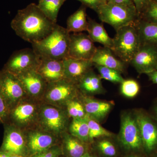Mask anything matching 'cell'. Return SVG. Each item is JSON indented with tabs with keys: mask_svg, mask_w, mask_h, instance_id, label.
<instances>
[{
	"mask_svg": "<svg viewBox=\"0 0 157 157\" xmlns=\"http://www.w3.org/2000/svg\"><path fill=\"white\" fill-rule=\"evenodd\" d=\"M57 25L48 18L35 3L17 11L11 22L17 36L31 44L47 36Z\"/></svg>",
	"mask_w": 157,
	"mask_h": 157,
	"instance_id": "obj_1",
	"label": "cell"
},
{
	"mask_svg": "<svg viewBox=\"0 0 157 157\" xmlns=\"http://www.w3.org/2000/svg\"><path fill=\"white\" fill-rule=\"evenodd\" d=\"M70 33L57 24L49 35L32 44L33 49L41 59L63 60L68 58Z\"/></svg>",
	"mask_w": 157,
	"mask_h": 157,
	"instance_id": "obj_2",
	"label": "cell"
},
{
	"mask_svg": "<svg viewBox=\"0 0 157 157\" xmlns=\"http://www.w3.org/2000/svg\"><path fill=\"white\" fill-rule=\"evenodd\" d=\"M96 12L102 22L111 25L116 31L135 24L138 19L135 5L107 3L100 6Z\"/></svg>",
	"mask_w": 157,
	"mask_h": 157,
	"instance_id": "obj_3",
	"label": "cell"
},
{
	"mask_svg": "<svg viewBox=\"0 0 157 157\" xmlns=\"http://www.w3.org/2000/svg\"><path fill=\"white\" fill-rule=\"evenodd\" d=\"M116 32L115 36L113 38L111 50L122 61L130 63L141 46L135 24L123 27Z\"/></svg>",
	"mask_w": 157,
	"mask_h": 157,
	"instance_id": "obj_4",
	"label": "cell"
},
{
	"mask_svg": "<svg viewBox=\"0 0 157 157\" xmlns=\"http://www.w3.org/2000/svg\"><path fill=\"white\" fill-rule=\"evenodd\" d=\"M67 113L57 106L45 104L39 107L37 122L41 130L57 136L69 127Z\"/></svg>",
	"mask_w": 157,
	"mask_h": 157,
	"instance_id": "obj_5",
	"label": "cell"
},
{
	"mask_svg": "<svg viewBox=\"0 0 157 157\" xmlns=\"http://www.w3.org/2000/svg\"><path fill=\"white\" fill-rule=\"evenodd\" d=\"M118 140L124 148L129 151L143 152L140 129L134 111L122 113Z\"/></svg>",
	"mask_w": 157,
	"mask_h": 157,
	"instance_id": "obj_6",
	"label": "cell"
},
{
	"mask_svg": "<svg viewBox=\"0 0 157 157\" xmlns=\"http://www.w3.org/2000/svg\"><path fill=\"white\" fill-rule=\"evenodd\" d=\"M140 129L144 153L148 156L157 154V120L146 110H134Z\"/></svg>",
	"mask_w": 157,
	"mask_h": 157,
	"instance_id": "obj_7",
	"label": "cell"
},
{
	"mask_svg": "<svg viewBox=\"0 0 157 157\" xmlns=\"http://www.w3.org/2000/svg\"><path fill=\"white\" fill-rule=\"evenodd\" d=\"M80 93L77 84L63 78L48 83L42 98H44L47 104L60 107L66 106L68 101L78 97Z\"/></svg>",
	"mask_w": 157,
	"mask_h": 157,
	"instance_id": "obj_8",
	"label": "cell"
},
{
	"mask_svg": "<svg viewBox=\"0 0 157 157\" xmlns=\"http://www.w3.org/2000/svg\"><path fill=\"white\" fill-rule=\"evenodd\" d=\"M39 58L33 48H25L13 52L3 69L17 75L26 71L37 70Z\"/></svg>",
	"mask_w": 157,
	"mask_h": 157,
	"instance_id": "obj_9",
	"label": "cell"
},
{
	"mask_svg": "<svg viewBox=\"0 0 157 157\" xmlns=\"http://www.w3.org/2000/svg\"><path fill=\"white\" fill-rule=\"evenodd\" d=\"M0 89L10 108L29 97L18 77L4 69L0 71Z\"/></svg>",
	"mask_w": 157,
	"mask_h": 157,
	"instance_id": "obj_10",
	"label": "cell"
},
{
	"mask_svg": "<svg viewBox=\"0 0 157 157\" xmlns=\"http://www.w3.org/2000/svg\"><path fill=\"white\" fill-rule=\"evenodd\" d=\"M39 107L36 102L26 98L19 101L10 110L14 125L25 128L37 121Z\"/></svg>",
	"mask_w": 157,
	"mask_h": 157,
	"instance_id": "obj_11",
	"label": "cell"
},
{
	"mask_svg": "<svg viewBox=\"0 0 157 157\" xmlns=\"http://www.w3.org/2000/svg\"><path fill=\"white\" fill-rule=\"evenodd\" d=\"M0 151L11 155L25 156L27 154L25 135L21 128L15 125H9L5 129L4 140Z\"/></svg>",
	"mask_w": 157,
	"mask_h": 157,
	"instance_id": "obj_12",
	"label": "cell"
},
{
	"mask_svg": "<svg viewBox=\"0 0 157 157\" xmlns=\"http://www.w3.org/2000/svg\"><path fill=\"white\" fill-rule=\"evenodd\" d=\"M96 49L94 42L87 34L81 33L70 34L68 57L91 60Z\"/></svg>",
	"mask_w": 157,
	"mask_h": 157,
	"instance_id": "obj_13",
	"label": "cell"
},
{
	"mask_svg": "<svg viewBox=\"0 0 157 157\" xmlns=\"http://www.w3.org/2000/svg\"><path fill=\"white\" fill-rule=\"evenodd\" d=\"M130 64L139 74H147L157 70V47L141 45Z\"/></svg>",
	"mask_w": 157,
	"mask_h": 157,
	"instance_id": "obj_14",
	"label": "cell"
},
{
	"mask_svg": "<svg viewBox=\"0 0 157 157\" xmlns=\"http://www.w3.org/2000/svg\"><path fill=\"white\" fill-rule=\"evenodd\" d=\"M79 97L87 115L100 124L105 120L114 106L112 101L98 100L81 93Z\"/></svg>",
	"mask_w": 157,
	"mask_h": 157,
	"instance_id": "obj_15",
	"label": "cell"
},
{
	"mask_svg": "<svg viewBox=\"0 0 157 157\" xmlns=\"http://www.w3.org/2000/svg\"><path fill=\"white\" fill-rule=\"evenodd\" d=\"M28 153L31 156L40 153L54 146L56 136L43 130H31L25 135Z\"/></svg>",
	"mask_w": 157,
	"mask_h": 157,
	"instance_id": "obj_16",
	"label": "cell"
},
{
	"mask_svg": "<svg viewBox=\"0 0 157 157\" xmlns=\"http://www.w3.org/2000/svg\"><path fill=\"white\" fill-rule=\"evenodd\" d=\"M22 83L27 95L30 98H42L48 82L36 70H28L16 75Z\"/></svg>",
	"mask_w": 157,
	"mask_h": 157,
	"instance_id": "obj_17",
	"label": "cell"
},
{
	"mask_svg": "<svg viewBox=\"0 0 157 157\" xmlns=\"http://www.w3.org/2000/svg\"><path fill=\"white\" fill-rule=\"evenodd\" d=\"M65 78L77 84L78 81L94 66L91 60L67 58L63 60Z\"/></svg>",
	"mask_w": 157,
	"mask_h": 157,
	"instance_id": "obj_18",
	"label": "cell"
},
{
	"mask_svg": "<svg viewBox=\"0 0 157 157\" xmlns=\"http://www.w3.org/2000/svg\"><path fill=\"white\" fill-rule=\"evenodd\" d=\"M91 60L94 65L114 69L121 74L126 70V63L116 56L111 49L104 46L97 48Z\"/></svg>",
	"mask_w": 157,
	"mask_h": 157,
	"instance_id": "obj_19",
	"label": "cell"
},
{
	"mask_svg": "<svg viewBox=\"0 0 157 157\" xmlns=\"http://www.w3.org/2000/svg\"><path fill=\"white\" fill-rule=\"evenodd\" d=\"M36 70L48 83L65 78L63 60L41 59Z\"/></svg>",
	"mask_w": 157,
	"mask_h": 157,
	"instance_id": "obj_20",
	"label": "cell"
},
{
	"mask_svg": "<svg viewBox=\"0 0 157 157\" xmlns=\"http://www.w3.org/2000/svg\"><path fill=\"white\" fill-rule=\"evenodd\" d=\"M99 75L92 69L88 72L77 83L79 92L82 94L89 96L103 94L106 90L102 84Z\"/></svg>",
	"mask_w": 157,
	"mask_h": 157,
	"instance_id": "obj_21",
	"label": "cell"
},
{
	"mask_svg": "<svg viewBox=\"0 0 157 157\" xmlns=\"http://www.w3.org/2000/svg\"><path fill=\"white\" fill-rule=\"evenodd\" d=\"M86 31L90 39L94 43L98 42L104 47L112 49L113 45V38L109 36L103 24L99 23L94 20L88 18Z\"/></svg>",
	"mask_w": 157,
	"mask_h": 157,
	"instance_id": "obj_22",
	"label": "cell"
},
{
	"mask_svg": "<svg viewBox=\"0 0 157 157\" xmlns=\"http://www.w3.org/2000/svg\"><path fill=\"white\" fill-rule=\"evenodd\" d=\"M135 25L141 45H148L157 47V23L138 19Z\"/></svg>",
	"mask_w": 157,
	"mask_h": 157,
	"instance_id": "obj_23",
	"label": "cell"
},
{
	"mask_svg": "<svg viewBox=\"0 0 157 157\" xmlns=\"http://www.w3.org/2000/svg\"><path fill=\"white\" fill-rule=\"evenodd\" d=\"M66 28L69 33H79L87 31L86 7L82 5L67 20Z\"/></svg>",
	"mask_w": 157,
	"mask_h": 157,
	"instance_id": "obj_24",
	"label": "cell"
},
{
	"mask_svg": "<svg viewBox=\"0 0 157 157\" xmlns=\"http://www.w3.org/2000/svg\"><path fill=\"white\" fill-rule=\"evenodd\" d=\"M78 138L70 133L63 134V144L65 150L70 157H82L86 153V147L84 144Z\"/></svg>",
	"mask_w": 157,
	"mask_h": 157,
	"instance_id": "obj_25",
	"label": "cell"
},
{
	"mask_svg": "<svg viewBox=\"0 0 157 157\" xmlns=\"http://www.w3.org/2000/svg\"><path fill=\"white\" fill-rule=\"evenodd\" d=\"M86 117L84 118L73 119L68 127L70 135L86 143L89 142V128Z\"/></svg>",
	"mask_w": 157,
	"mask_h": 157,
	"instance_id": "obj_26",
	"label": "cell"
},
{
	"mask_svg": "<svg viewBox=\"0 0 157 157\" xmlns=\"http://www.w3.org/2000/svg\"><path fill=\"white\" fill-rule=\"evenodd\" d=\"M65 0H40L38 6L45 16L56 23L59 11Z\"/></svg>",
	"mask_w": 157,
	"mask_h": 157,
	"instance_id": "obj_27",
	"label": "cell"
},
{
	"mask_svg": "<svg viewBox=\"0 0 157 157\" xmlns=\"http://www.w3.org/2000/svg\"><path fill=\"white\" fill-rule=\"evenodd\" d=\"M89 128V142H92L95 139H99L101 137H113L114 134L112 132L104 128L101 124L98 121L90 117H86Z\"/></svg>",
	"mask_w": 157,
	"mask_h": 157,
	"instance_id": "obj_28",
	"label": "cell"
},
{
	"mask_svg": "<svg viewBox=\"0 0 157 157\" xmlns=\"http://www.w3.org/2000/svg\"><path fill=\"white\" fill-rule=\"evenodd\" d=\"M78 98L70 100L66 104L68 115L72 119L84 118L87 116L83 104Z\"/></svg>",
	"mask_w": 157,
	"mask_h": 157,
	"instance_id": "obj_29",
	"label": "cell"
},
{
	"mask_svg": "<svg viewBox=\"0 0 157 157\" xmlns=\"http://www.w3.org/2000/svg\"><path fill=\"white\" fill-rule=\"evenodd\" d=\"M94 66L99 72V76L101 79H105L116 84H121L124 79L122 76L121 73L117 70L100 65H94Z\"/></svg>",
	"mask_w": 157,
	"mask_h": 157,
	"instance_id": "obj_30",
	"label": "cell"
},
{
	"mask_svg": "<svg viewBox=\"0 0 157 157\" xmlns=\"http://www.w3.org/2000/svg\"><path fill=\"white\" fill-rule=\"evenodd\" d=\"M120 84L121 94L125 98H134L140 91L139 83L135 79H124Z\"/></svg>",
	"mask_w": 157,
	"mask_h": 157,
	"instance_id": "obj_31",
	"label": "cell"
},
{
	"mask_svg": "<svg viewBox=\"0 0 157 157\" xmlns=\"http://www.w3.org/2000/svg\"><path fill=\"white\" fill-rule=\"evenodd\" d=\"M138 19L157 23V0H151L139 14Z\"/></svg>",
	"mask_w": 157,
	"mask_h": 157,
	"instance_id": "obj_32",
	"label": "cell"
},
{
	"mask_svg": "<svg viewBox=\"0 0 157 157\" xmlns=\"http://www.w3.org/2000/svg\"><path fill=\"white\" fill-rule=\"evenodd\" d=\"M109 137H104L100 138V140L97 143V147L102 154L107 157H114L117 155L116 147Z\"/></svg>",
	"mask_w": 157,
	"mask_h": 157,
	"instance_id": "obj_33",
	"label": "cell"
},
{
	"mask_svg": "<svg viewBox=\"0 0 157 157\" xmlns=\"http://www.w3.org/2000/svg\"><path fill=\"white\" fill-rule=\"evenodd\" d=\"M10 107L0 89V122L3 123L9 115Z\"/></svg>",
	"mask_w": 157,
	"mask_h": 157,
	"instance_id": "obj_34",
	"label": "cell"
},
{
	"mask_svg": "<svg viewBox=\"0 0 157 157\" xmlns=\"http://www.w3.org/2000/svg\"><path fill=\"white\" fill-rule=\"evenodd\" d=\"M61 153V150L57 146H52L49 149L40 153L33 155L30 157H54L59 156Z\"/></svg>",
	"mask_w": 157,
	"mask_h": 157,
	"instance_id": "obj_35",
	"label": "cell"
},
{
	"mask_svg": "<svg viewBox=\"0 0 157 157\" xmlns=\"http://www.w3.org/2000/svg\"><path fill=\"white\" fill-rule=\"evenodd\" d=\"M82 3V5L96 11L100 6L106 4L103 0H76Z\"/></svg>",
	"mask_w": 157,
	"mask_h": 157,
	"instance_id": "obj_36",
	"label": "cell"
},
{
	"mask_svg": "<svg viewBox=\"0 0 157 157\" xmlns=\"http://www.w3.org/2000/svg\"><path fill=\"white\" fill-rule=\"evenodd\" d=\"M151 1V0H133L138 14V17L141 11H143V9Z\"/></svg>",
	"mask_w": 157,
	"mask_h": 157,
	"instance_id": "obj_37",
	"label": "cell"
},
{
	"mask_svg": "<svg viewBox=\"0 0 157 157\" xmlns=\"http://www.w3.org/2000/svg\"><path fill=\"white\" fill-rule=\"evenodd\" d=\"M107 3L124 5H135L133 0H109Z\"/></svg>",
	"mask_w": 157,
	"mask_h": 157,
	"instance_id": "obj_38",
	"label": "cell"
},
{
	"mask_svg": "<svg viewBox=\"0 0 157 157\" xmlns=\"http://www.w3.org/2000/svg\"><path fill=\"white\" fill-rule=\"evenodd\" d=\"M150 80L154 84H157V69L146 74Z\"/></svg>",
	"mask_w": 157,
	"mask_h": 157,
	"instance_id": "obj_39",
	"label": "cell"
},
{
	"mask_svg": "<svg viewBox=\"0 0 157 157\" xmlns=\"http://www.w3.org/2000/svg\"><path fill=\"white\" fill-rule=\"evenodd\" d=\"M149 112L157 120V98L152 105L150 112Z\"/></svg>",
	"mask_w": 157,
	"mask_h": 157,
	"instance_id": "obj_40",
	"label": "cell"
},
{
	"mask_svg": "<svg viewBox=\"0 0 157 157\" xmlns=\"http://www.w3.org/2000/svg\"><path fill=\"white\" fill-rule=\"evenodd\" d=\"M11 155L8 153L0 151V157H11Z\"/></svg>",
	"mask_w": 157,
	"mask_h": 157,
	"instance_id": "obj_41",
	"label": "cell"
},
{
	"mask_svg": "<svg viewBox=\"0 0 157 157\" xmlns=\"http://www.w3.org/2000/svg\"><path fill=\"white\" fill-rule=\"evenodd\" d=\"M82 157H95L94 156L92 155H90V154L86 153Z\"/></svg>",
	"mask_w": 157,
	"mask_h": 157,
	"instance_id": "obj_42",
	"label": "cell"
},
{
	"mask_svg": "<svg viewBox=\"0 0 157 157\" xmlns=\"http://www.w3.org/2000/svg\"><path fill=\"white\" fill-rule=\"evenodd\" d=\"M11 157H26L24 156L18 155H11Z\"/></svg>",
	"mask_w": 157,
	"mask_h": 157,
	"instance_id": "obj_43",
	"label": "cell"
},
{
	"mask_svg": "<svg viewBox=\"0 0 157 157\" xmlns=\"http://www.w3.org/2000/svg\"><path fill=\"white\" fill-rule=\"evenodd\" d=\"M129 157H141L138 156H130Z\"/></svg>",
	"mask_w": 157,
	"mask_h": 157,
	"instance_id": "obj_44",
	"label": "cell"
},
{
	"mask_svg": "<svg viewBox=\"0 0 157 157\" xmlns=\"http://www.w3.org/2000/svg\"><path fill=\"white\" fill-rule=\"evenodd\" d=\"M152 157H157V154L156 155H154L153 156H152Z\"/></svg>",
	"mask_w": 157,
	"mask_h": 157,
	"instance_id": "obj_45",
	"label": "cell"
},
{
	"mask_svg": "<svg viewBox=\"0 0 157 157\" xmlns=\"http://www.w3.org/2000/svg\"><path fill=\"white\" fill-rule=\"evenodd\" d=\"M103 1L104 2L107 3V2H106V0H103Z\"/></svg>",
	"mask_w": 157,
	"mask_h": 157,
	"instance_id": "obj_46",
	"label": "cell"
},
{
	"mask_svg": "<svg viewBox=\"0 0 157 157\" xmlns=\"http://www.w3.org/2000/svg\"><path fill=\"white\" fill-rule=\"evenodd\" d=\"M108 1H109V0H106V2H107H107H108Z\"/></svg>",
	"mask_w": 157,
	"mask_h": 157,
	"instance_id": "obj_47",
	"label": "cell"
},
{
	"mask_svg": "<svg viewBox=\"0 0 157 157\" xmlns=\"http://www.w3.org/2000/svg\"><path fill=\"white\" fill-rule=\"evenodd\" d=\"M59 156H56L54 157H59Z\"/></svg>",
	"mask_w": 157,
	"mask_h": 157,
	"instance_id": "obj_48",
	"label": "cell"
},
{
	"mask_svg": "<svg viewBox=\"0 0 157 157\" xmlns=\"http://www.w3.org/2000/svg\"><path fill=\"white\" fill-rule=\"evenodd\" d=\"M39 1H40V0H39Z\"/></svg>",
	"mask_w": 157,
	"mask_h": 157,
	"instance_id": "obj_49",
	"label": "cell"
},
{
	"mask_svg": "<svg viewBox=\"0 0 157 157\" xmlns=\"http://www.w3.org/2000/svg\"><path fill=\"white\" fill-rule=\"evenodd\" d=\"M65 1H66V0H65Z\"/></svg>",
	"mask_w": 157,
	"mask_h": 157,
	"instance_id": "obj_50",
	"label": "cell"
}]
</instances>
